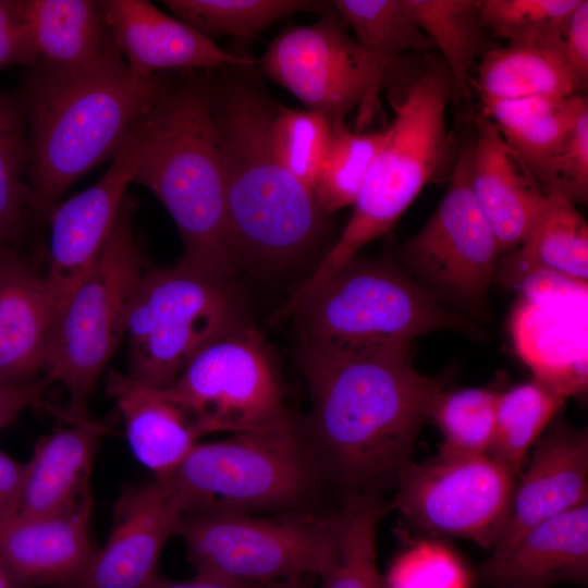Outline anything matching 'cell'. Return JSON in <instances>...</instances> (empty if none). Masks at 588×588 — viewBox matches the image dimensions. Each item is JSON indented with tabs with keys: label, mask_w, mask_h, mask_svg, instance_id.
I'll return each mask as SVG.
<instances>
[{
	"label": "cell",
	"mask_w": 588,
	"mask_h": 588,
	"mask_svg": "<svg viewBox=\"0 0 588 588\" xmlns=\"http://www.w3.org/2000/svg\"><path fill=\"white\" fill-rule=\"evenodd\" d=\"M588 503V432L558 419L532 448L514 490L509 520L492 552L513 544L535 525Z\"/></svg>",
	"instance_id": "cell-18"
},
{
	"label": "cell",
	"mask_w": 588,
	"mask_h": 588,
	"mask_svg": "<svg viewBox=\"0 0 588 588\" xmlns=\"http://www.w3.org/2000/svg\"><path fill=\"white\" fill-rule=\"evenodd\" d=\"M394 118L369 169L353 212L338 240L294 290L306 301L359 250L393 228L421 189L449 180L460 142L446 123L452 102L450 72L439 56L404 69L391 87Z\"/></svg>",
	"instance_id": "cell-4"
},
{
	"label": "cell",
	"mask_w": 588,
	"mask_h": 588,
	"mask_svg": "<svg viewBox=\"0 0 588 588\" xmlns=\"http://www.w3.org/2000/svg\"><path fill=\"white\" fill-rule=\"evenodd\" d=\"M38 64L73 70L96 60L111 35L102 1L19 0Z\"/></svg>",
	"instance_id": "cell-26"
},
{
	"label": "cell",
	"mask_w": 588,
	"mask_h": 588,
	"mask_svg": "<svg viewBox=\"0 0 588 588\" xmlns=\"http://www.w3.org/2000/svg\"><path fill=\"white\" fill-rule=\"evenodd\" d=\"M565 400L536 379L499 392L488 455L519 477L527 453L556 417Z\"/></svg>",
	"instance_id": "cell-32"
},
{
	"label": "cell",
	"mask_w": 588,
	"mask_h": 588,
	"mask_svg": "<svg viewBox=\"0 0 588 588\" xmlns=\"http://www.w3.org/2000/svg\"><path fill=\"white\" fill-rule=\"evenodd\" d=\"M111 38L130 71L149 77L164 71L254 66L252 57L231 53L212 39L146 0H103Z\"/></svg>",
	"instance_id": "cell-17"
},
{
	"label": "cell",
	"mask_w": 588,
	"mask_h": 588,
	"mask_svg": "<svg viewBox=\"0 0 588 588\" xmlns=\"http://www.w3.org/2000/svg\"><path fill=\"white\" fill-rule=\"evenodd\" d=\"M493 588H550L588 580V503L546 519L478 568Z\"/></svg>",
	"instance_id": "cell-21"
},
{
	"label": "cell",
	"mask_w": 588,
	"mask_h": 588,
	"mask_svg": "<svg viewBox=\"0 0 588 588\" xmlns=\"http://www.w3.org/2000/svg\"><path fill=\"white\" fill-rule=\"evenodd\" d=\"M384 131L365 133L345 125L333 128L330 144L314 188L321 211L329 216L357 199Z\"/></svg>",
	"instance_id": "cell-36"
},
{
	"label": "cell",
	"mask_w": 588,
	"mask_h": 588,
	"mask_svg": "<svg viewBox=\"0 0 588 588\" xmlns=\"http://www.w3.org/2000/svg\"><path fill=\"white\" fill-rule=\"evenodd\" d=\"M474 120L473 191L502 256L524 241L548 195L492 121L481 112Z\"/></svg>",
	"instance_id": "cell-19"
},
{
	"label": "cell",
	"mask_w": 588,
	"mask_h": 588,
	"mask_svg": "<svg viewBox=\"0 0 588 588\" xmlns=\"http://www.w3.org/2000/svg\"><path fill=\"white\" fill-rule=\"evenodd\" d=\"M246 68L211 79L229 234L240 268H278L318 245L328 216L277 160L269 130L278 106Z\"/></svg>",
	"instance_id": "cell-3"
},
{
	"label": "cell",
	"mask_w": 588,
	"mask_h": 588,
	"mask_svg": "<svg viewBox=\"0 0 588 588\" xmlns=\"http://www.w3.org/2000/svg\"><path fill=\"white\" fill-rule=\"evenodd\" d=\"M176 19L212 39L252 38L278 20L298 12H331V1L318 0H164Z\"/></svg>",
	"instance_id": "cell-33"
},
{
	"label": "cell",
	"mask_w": 588,
	"mask_h": 588,
	"mask_svg": "<svg viewBox=\"0 0 588 588\" xmlns=\"http://www.w3.org/2000/svg\"><path fill=\"white\" fill-rule=\"evenodd\" d=\"M37 64L38 56L19 0H0V70L13 65L32 69Z\"/></svg>",
	"instance_id": "cell-41"
},
{
	"label": "cell",
	"mask_w": 588,
	"mask_h": 588,
	"mask_svg": "<svg viewBox=\"0 0 588 588\" xmlns=\"http://www.w3.org/2000/svg\"><path fill=\"white\" fill-rule=\"evenodd\" d=\"M163 391L201 437L264 431L289 418L275 366L252 322L206 345Z\"/></svg>",
	"instance_id": "cell-14"
},
{
	"label": "cell",
	"mask_w": 588,
	"mask_h": 588,
	"mask_svg": "<svg viewBox=\"0 0 588 588\" xmlns=\"http://www.w3.org/2000/svg\"><path fill=\"white\" fill-rule=\"evenodd\" d=\"M579 1L481 0L480 24L494 39L537 46L562 56L563 35Z\"/></svg>",
	"instance_id": "cell-35"
},
{
	"label": "cell",
	"mask_w": 588,
	"mask_h": 588,
	"mask_svg": "<svg viewBox=\"0 0 588 588\" xmlns=\"http://www.w3.org/2000/svg\"><path fill=\"white\" fill-rule=\"evenodd\" d=\"M56 306L45 278L22 250L0 254V384L44 371Z\"/></svg>",
	"instance_id": "cell-22"
},
{
	"label": "cell",
	"mask_w": 588,
	"mask_h": 588,
	"mask_svg": "<svg viewBox=\"0 0 588 588\" xmlns=\"http://www.w3.org/2000/svg\"><path fill=\"white\" fill-rule=\"evenodd\" d=\"M169 79L133 74L112 38L82 68L28 69L16 93L27 126L33 209L46 216L84 174L112 160Z\"/></svg>",
	"instance_id": "cell-2"
},
{
	"label": "cell",
	"mask_w": 588,
	"mask_h": 588,
	"mask_svg": "<svg viewBox=\"0 0 588 588\" xmlns=\"http://www.w3.org/2000/svg\"><path fill=\"white\" fill-rule=\"evenodd\" d=\"M331 4L354 30L357 44L377 58L397 60L407 51L436 50L403 0H334Z\"/></svg>",
	"instance_id": "cell-34"
},
{
	"label": "cell",
	"mask_w": 588,
	"mask_h": 588,
	"mask_svg": "<svg viewBox=\"0 0 588 588\" xmlns=\"http://www.w3.org/2000/svg\"><path fill=\"white\" fill-rule=\"evenodd\" d=\"M258 586L220 576L197 573L194 578L187 580H170L157 575L145 588H258Z\"/></svg>",
	"instance_id": "cell-45"
},
{
	"label": "cell",
	"mask_w": 588,
	"mask_h": 588,
	"mask_svg": "<svg viewBox=\"0 0 588 588\" xmlns=\"http://www.w3.org/2000/svg\"><path fill=\"white\" fill-rule=\"evenodd\" d=\"M50 384L44 378L14 384H0V431L20 414L38 405Z\"/></svg>",
	"instance_id": "cell-43"
},
{
	"label": "cell",
	"mask_w": 588,
	"mask_h": 588,
	"mask_svg": "<svg viewBox=\"0 0 588 588\" xmlns=\"http://www.w3.org/2000/svg\"><path fill=\"white\" fill-rule=\"evenodd\" d=\"M259 65L308 110L322 114L332 130L359 108V132L372 119L380 91L391 88L404 69L401 58L384 60L364 50L334 9L315 24L281 32Z\"/></svg>",
	"instance_id": "cell-12"
},
{
	"label": "cell",
	"mask_w": 588,
	"mask_h": 588,
	"mask_svg": "<svg viewBox=\"0 0 588 588\" xmlns=\"http://www.w3.org/2000/svg\"><path fill=\"white\" fill-rule=\"evenodd\" d=\"M517 479L490 455L439 451L403 469L391 504L419 537L461 538L493 549L506 527Z\"/></svg>",
	"instance_id": "cell-13"
},
{
	"label": "cell",
	"mask_w": 588,
	"mask_h": 588,
	"mask_svg": "<svg viewBox=\"0 0 588 588\" xmlns=\"http://www.w3.org/2000/svg\"><path fill=\"white\" fill-rule=\"evenodd\" d=\"M473 86L482 108L528 97L584 95L559 52L516 44L487 52L480 59Z\"/></svg>",
	"instance_id": "cell-28"
},
{
	"label": "cell",
	"mask_w": 588,
	"mask_h": 588,
	"mask_svg": "<svg viewBox=\"0 0 588 588\" xmlns=\"http://www.w3.org/2000/svg\"><path fill=\"white\" fill-rule=\"evenodd\" d=\"M292 316L301 344L323 350L412 344L439 330L481 335L470 319L417 283L392 245L378 257L354 256Z\"/></svg>",
	"instance_id": "cell-6"
},
{
	"label": "cell",
	"mask_w": 588,
	"mask_h": 588,
	"mask_svg": "<svg viewBox=\"0 0 588 588\" xmlns=\"http://www.w3.org/2000/svg\"><path fill=\"white\" fill-rule=\"evenodd\" d=\"M499 391L487 388L443 390L434 400L429 418L441 432L440 452L489 454L495 425Z\"/></svg>",
	"instance_id": "cell-37"
},
{
	"label": "cell",
	"mask_w": 588,
	"mask_h": 588,
	"mask_svg": "<svg viewBox=\"0 0 588 588\" xmlns=\"http://www.w3.org/2000/svg\"><path fill=\"white\" fill-rule=\"evenodd\" d=\"M411 343L323 350L299 343L311 401L308 443L343 494L394 488L444 377L420 373Z\"/></svg>",
	"instance_id": "cell-1"
},
{
	"label": "cell",
	"mask_w": 588,
	"mask_h": 588,
	"mask_svg": "<svg viewBox=\"0 0 588 588\" xmlns=\"http://www.w3.org/2000/svg\"><path fill=\"white\" fill-rule=\"evenodd\" d=\"M550 196L574 205L588 199V101L579 109L543 185Z\"/></svg>",
	"instance_id": "cell-40"
},
{
	"label": "cell",
	"mask_w": 588,
	"mask_h": 588,
	"mask_svg": "<svg viewBox=\"0 0 588 588\" xmlns=\"http://www.w3.org/2000/svg\"><path fill=\"white\" fill-rule=\"evenodd\" d=\"M539 271L587 285L588 224L576 206L562 197L548 195L524 241L500 256L493 282L519 285Z\"/></svg>",
	"instance_id": "cell-25"
},
{
	"label": "cell",
	"mask_w": 588,
	"mask_h": 588,
	"mask_svg": "<svg viewBox=\"0 0 588 588\" xmlns=\"http://www.w3.org/2000/svg\"><path fill=\"white\" fill-rule=\"evenodd\" d=\"M562 57L572 76L585 91L588 84V1L573 11L562 39Z\"/></svg>",
	"instance_id": "cell-42"
},
{
	"label": "cell",
	"mask_w": 588,
	"mask_h": 588,
	"mask_svg": "<svg viewBox=\"0 0 588 588\" xmlns=\"http://www.w3.org/2000/svg\"><path fill=\"white\" fill-rule=\"evenodd\" d=\"M91 509L0 515V566L14 588L66 585L81 573L96 550L88 531Z\"/></svg>",
	"instance_id": "cell-20"
},
{
	"label": "cell",
	"mask_w": 588,
	"mask_h": 588,
	"mask_svg": "<svg viewBox=\"0 0 588 588\" xmlns=\"http://www.w3.org/2000/svg\"><path fill=\"white\" fill-rule=\"evenodd\" d=\"M332 127L319 112L277 107L269 140L280 164L314 193Z\"/></svg>",
	"instance_id": "cell-38"
},
{
	"label": "cell",
	"mask_w": 588,
	"mask_h": 588,
	"mask_svg": "<svg viewBox=\"0 0 588 588\" xmlns=\"http://www.w3.org/2000/svg\"><path fill=\"white\" fill-rule=\"evenodd\" d=\"M319 469L309 444L287 418L268 430L198 442L161 480L176 492L185 514L289 512L311 495Z\"/></svg>",
	"instance_id": "cell-8"
},
{
	"label": "cell",
	"mask_w": 588,
	"mask_h": 588,
	"mask_svg": "<svg viewBox=\"0 0 588 588\" xmlns=\"http://www.w3.org/2000/svg\"><path fill=\"white\" fill-rule=\"evenodd\" d=\"M586 101L584 95L528 97L495 102L483 107L480 112L492 121L504 140L523 158L543 187L575 118Z\"/></svg>",
	"instance_id": "cell-27"
},
{
	"label": "cell",
	"mask_w": 588,
	"mask_h": 588,
	"mask_svg": "<svg viewBox=\"0 0 588 588\" xmlns=\"http://www.w3.org/2000/svg\"><path fill=\"white\" fill-rule=\"evenodd\" d=\"M0 588H14L10 579L0 566Z\"/></svg>",
	"instance_id": "cell-47"
},
{
	"label": "cell",
	"mask_w": 588,
	"mask_h": 588,
	"mask_svg": "<svg viewBox=\"0 0 588 588\" xmlns=\"http://www.w3.org/2000/svg\"><path fill=\"white\" fill-rule=\"evenodd\" d=\"M393 510L379 494L342 495L333 513L334 552L321 588H384L376 553V535L381 518Z\"/></svg>",
	"instance_id": "cell-30"
},
{
	"label": "cell",
	"mask_w": 588,
	"mask_h": 588,
	"mask_svg": "<svg viewBox=\"0 0 588 588\" xmlns=\"http://www.w3.org/2000/svg\"><path fill=\"white\" fill-rule=\"evenodd\" d=\"M176 535L197 573L255 585L321 577L334 552L333 513L195 511L181 517Z\"/></svg>",
	"instance_id": "cell-10"
},
{
	"label": "cell",
	"mask_w": 588,
	"mask_h": 588,
	"mask_svg": "<svg viewBox=\"0 0 588 588\" xmlns=\"http://www.w3.org/2000/svg\"><path fill=\"white\" fill-rule=\"evenodd\" d=\"M149 144L147 111L103 175L46 215L50 241L45 278L54 302L56 317L96 261Z\"/></svg>",
	"instance_id": "cell-15"
},
{
	"label": "cell",
	"mask_w": 588,
	"mask_h": 588,
	"mask_svg": "<svg viewBox=\"0 0 588 588\" xmlns=\"http://www.w3.org/2000/svg\"><path fill=\"white\" fill-rule=\"evenodd\" d=\"M184 506L166 481L125 490L114 503L113 527L70 588H145L156 576L161 551L176 535Z\"/></svg>",
	"instance_id": "cell-16"
},
{
	"label": "cell",
	"mask_w": 588,
	"mask_h": 588,
	"mask_svg": "<svg viewBox=\"0 0 588 588\" xmlns=\"http://www.w3.org/2000/svg\"><path fill=\"white\" fill-rule=\"evenodd\" d=\"M250 322L234 280L180 262L143 272L125 335L127 376L167 389L206 345Z\"/></svg>",
	"instance_id": "cell-9"
},
{
	"label": "cell",
	"mask_w": 588,
	"mask_h": 588,
	"mask_svg": "<svg viewBox=\"0 0 588 588\" xmlns=\"http://www.w3.org/2000/svg\"><path fill=\"white\" fill-rule=\"evenodd\" d=\"M25 463L0 450V515L17 513L25 476Z\"/></svg>",
	"instance_id": "cell-44"
},
{
	"label": "cell",
	"mask_w": 588,
	"mask_h": 588,
	"mask_svg": "<svg viewBox=\"0 0 588 588\" xmlns=\"http://www.w3.org/2000/svg\"><path fill=\"white\" fill-rule=\"evenodd\" d=\"M136 206L127 193L90 271L52 324L44 372L65 389L70 421L88 418L97 381L125 335L144 272L134 233Z\"/></svg>",
	"instance_id": "cell-7"
},
{
	"label": "cell",
	"mask_w": 588,
	"mask_h": 588,
	"mask_svg": "<svg viewBox=\"0 0 588 588\" xmlns=\"http://www.w3.org/2000/svg\"><path fill=\"white\" fill-rule=\"evenodd\" d=\"M258 588H303L301 579H287L267 585H259Z\"/></svg>",
	"instance_id": "cell-46"
},
{
	"label": "cell",
	"mask_w": 588,
	"mask_h": 588,
	"mask_svg": "<svg viewBox=\"0 0 588 588\" xmlns=\"http://www.w3.org/2000/svg\"><path fill=\"white\" fill-rule=\"evenodd\" d=\"M474 136L460 143L446 189L397 258L432 297L452 310L488 318V293L500 258L497 238L473 191Z\"/></svg>",
	"instance_id": "cell-11"
},
{
	"label": "cell",
	"mask_w": 588,
	"mask_h": 588,
	"mask_svg": "<svg viewBox=\"0 0 588 588\" xmlns=\"http://www.w3.org/2000/svg\"><path fill=\"white\" fill-rule=\"evenodd\" d=\"M148 118L150 144L132 184L154 193L172 217L184 247L177 262L235 280L211 79L170 78Z\"/></svg>",
	"instance_id": "cell-5"
},
{
	"label": "cell",
	"mask_w": 588,
	"mask_h": 588,
	"mask_svg": "<svg viewBox=\"0 0 588 588\" xmlns=\"http://www.w3.org/2000/svg\"><path fill=\"white\" fill-rule=\"evenodd\" d=\"M70 422L42 437L25 463L19 512L58 516L93 505V462L109 427L89 417Z\"/></svg>",
	"instance_id": "cell-23"
},
{
	"label": "cell",
	"mask_w": 588,
	"mask_h": 588,
	"mask_svg": "<svg viewBox=\"0 0 588 588\" xmlns=\"http://www.w3.org/2000/svg\"><path fill=\"white\" fill-rule=\"evenodd\" d=\"M403 4L446 65L452 102H464L470 94L471 66L501 47L480 24L481 0H403Z\"/></svg>",
	"instance_id": "cell-29"
},
{
	"label": "cell",
	"mask_w": 588,
	"mask_h": 588,
	"mask_svg": "<svg viewBox=\"0 0 588 588\" xmlns=\"http://www.w3.org/2000/svg\"><path fill=\"white\" fill-rule=\"evenodd\" d=\"M28 138L22 102L16 91L0 89V254L22 250L29 210H34L27 182Z\"/></svg>",
	"instance_id": "cell-31"
},
{
	"label": "cell",
	"mask_w": 588,
	"mask_h": 588,
	"mask_svg": "<svg viewBox=\"0 0 588 588\" xmlns=\"http://www.w3.org/2000/svg\"><path fill=\"white\" fill-rule=\"evenodd\" d=\"M107 390L135 458L155 479L168 478L201 438L191 417L163 390L127 375L110 372Z\"/></svg>",
	"instance_id": "cell-24"
},
{
	"label": "cell",
	"mask_w": 588,
	"mask_h": 588,
	"mask_svg": "<svg viewBox=\"0 0 588 588\" xmlns=\"http://www.w3.org/2000/svg\"><path fill=\"white\" fill-rule=\"evenodd\" d=\"M384 588H469L461 556L444 540L419 537L395 558Z\"/></svg>",
	"instance_id": "cell-39"
}]
</instances>
